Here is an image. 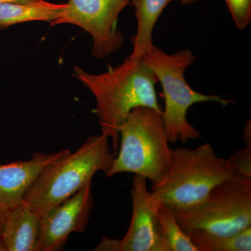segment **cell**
<instances>
[{
  "instance_id": "cell-6",
  "label": "cell",
  "mask_w": 251,
  "mask_h": 251,
  "mask_svg": "<svg viewBox=\"0 0 251 251\" xmlns=\"http://www.w3.org/2000/svg\"><path fill=\"white\" fill-rule=\"evenodd\" d=\"M175 214L186 234H237L251 226V178L232 175L216 185L197 206Z\"/></svg>"
},
{
  "instance_id": "cell-20",
  "label": "cell",
  "mask_w": 251,
  "mask_h": 251,
  "mask_svg": "<svg viewBox=\"0 0 251 251\" xmlns=\"http://www.w3.org/2000/svg\"><path fill=\"white\" fill-rule=\"evenodd\" d=\"M40 0H0V4H26Z\"/></svg>"
},
{
  "instance_id": "cell-4",
  "label": "cell",
  "mask_w": 251,
  "mask_h": 251,
  "mask_svg": "<svg viewBox=\"0 0 251 251\" xmlns=\"http://www.w3.org/2000/svg\"><path fill=\"white\" fill-rule=\"evenodd\" d=\"M162 112L149 107L130 112L120 128L119 152L107 176L134 173L154 184L168 173L171 148Z\"/></svg>"
},
{
  "instance_id": "cell-10",
  "label": "cell",
  "mask_w": 251,
  "mask_h": 251,
  "mask_svg": "<svg viewBox=\"0 0 251 251\" xmlns=\"http://www.w3.org/2000/svg\"><path fill=\"white\" fill-rule=\"evenodd\" d=\"M33 153L30 159L0 165V206L10 210L23 204L28 188L44 168L70 153Z\"/></svg>"
},
{
  "instance_id": "cell-11",
  "label": "cell",
  "mask_w": 251,
  "mask_h": 251,
  "mask_svg": "<svg viewBox=\"0 0 251 251\" xmlns=\"http://www.w3.org/2000/svg\"><path fill=\"white\" fill-rule=\"evenodd\" d=\"M41 216L24 204L7 211L1 242L4 251H38Z\"/></svg>"
},
{
  "instance_id": "cell-2",
  "label": "cell",
  "mask_w": 251,
  "mask_h": 251,
  "mask_svg": "<svg viewBox=\"0 0 251 251\" xmlns=\"http://www.w3.org/2000/svg\"><path fill=\"white\" fill-rule=\"evenodd\" d=\"M107 135H92L74 153L44 168L28 188L23 204L42 216L92 183L99 171L106 174L115 155Z\"/></svg>"
},
{
  "instance_id": "cell-12",
  "label": "cell",
  "mask_w": 251,
  "mask_h": 251,
  "mask_svg": "<svg viewBox=\"0 0 251 251\" xmlns=\"http://www.w3.org/2000/svg\"><path fill=\"white\" fill-rule=\"evenodd\" d=\"M67 4H53L45 0L26 4H0V29L29 21L52 23L60 17Z\"/></svg>"
},
{
  "instance_id": "cell-1",
  "label": "cell",
  "mask_w": 251,
  "mask_h": 251,
  "mask_svg": "<svg viewBox=\"0 0 251 251\" xmlns=\"http://www.w3.org/2000/svg\"><path fill=\"white\" fill-rule=\"evenodd\" d=\"M74 76L93 94L97 102L95 112L102 133L111 140L114 154L118 151L120 130L133 109L149 107L163 112L158 103L154 72L142 57L129 55L116 67L106 72L91 74L82 68H74Z\"/></svg>"
},
{
  "instance_id": "cell-3",
  "label": "cell",
  "mask_w": 251,
  "mask_h": 251,
  "mask_svg": "<svg viewBox=\"0 0 251 251\" xmlns=\"http://www.w3.org/2000/svg\"><path fill=\"white\" fill-rule=\"evenodd\" d=\"M169 171L152 184L151 193L176 213L192 209L211 189L233 175L227 158L209 144L196 149H171Z\"/></svg>"
},
{
  "instance_id": "cell-15",
  "label": "cell",
  "mask_w": 251,
  "mask_h": 251,
  "mask_svg": "<svg viewBox=\"0 0 251 251\" xmlns=\"http://www.w3.org/2000/svg\"><path fill=\"white\" fill-rule=\"evenodd\" d=\"M156 216L162 235L171 251H198L189 237L180 227L175 211L160 201L157 205Z\"/></svg>"
},
{
  "instance_id": "cell-9",
  "label": "cell",
  "mask_w": 251,
  "mask_h": 251,
  "mask_svg": "<svg viewBox=\"0 0 251 251\" xmlns=\"http://www.w3.org/2000/svg\"><path fill=\"white\" fill-rule=\"evenodd\" d=\"M92 183L41 216L38 251L62 250L69 235L85 232L93 207Z\"/></svg>"
},
{
  "instance_id": "cell-8",
  "label": "cell",
  "mask_w": 251,
  "mask_h": 251,
  "mask_svg": "<svg viewBox=\"0 0 251 251\" xmlns=\"http://www.w3.org/2000/svg\"><path fill=\"white\" fill-rule=\"evenodd\" d=\"M133 213L129 227L122 239L104 237L97 251H171L157 221L159 200L147 187V179L135 175L130 189Z\"/></svg>"
},
{
  "instance_id": "cell-13",
  "label": "cell",
  "mask_w": 251,
  "mask_h": 251,
  "mask_svg": "<svg viewBox=\"0 0 251 251\" xmlns=\"http://www.w3.org/2000/svg\"><path fill=\"white\" fill-rule=\"evenodd\" d=\"M175 0H130L135 8L137 20L136 34L131 38L133 58L141 57L144 52L153 45L152 33L157 20L167 5Z\"/></svg>"
},
{
  "instance_id": "cell-17",
  "label": "cell",
  "mask_w": 251,
  "mask_h": 251,
  "mask_svg": "<svg viewBox=\"0 0 251 251\" xmlns=\"http://www.w3.org/2000/svg\"><path fill=\"white\" fill-rule=\"evenodd\" d=\"M236 26L244 29L251 21V0H225Z\"/></svg>"
},
{
  "instance_id": "cell-19",
  "label": "cell",
  "mask_w": 251,
  "mask_h": 251,
  "mask_svg": "<svg viewBox=\"0 0 251 251\" xmlns=\"http://www.w3.org/2000/svg\"><path fill=\"white\" fill-rule=\"evenodd\" d=\"M7 210L0 206V251H4V247L1 242V232H2L3 226H4L5 219H6Z\"/></svg>"
},
{
  "instance_id": "cell-5",
  "label": "cell",
  "mask_w": 251,
  "mask_h": 251,
  "mask_svg": "<svg viewBox=\"0 0 251 251\" xmlns=\"http://www.w3.org/2000/svg\"><path fill=\"white\" fill-rule=\"evenodd\" d=\"M141 57L156 74L163 88L165 108L162 115L169 143L180 140L185 143L201 138L199 131L187 120L188 109L194 104L210 101L226 106L233 103L220 96L200 93L190 87L184 73L196 61L191 50L169 54L153 44Z\"/></svg>"
},
{
  "instance_id": "cell-18",
  "label": "cell",
  "mask_w": 251,
  "mask_h": 251,
  "mask_svg": "<svg viewBox=\"0 0 251 251\" xmlns=\"http://www.w3.org/2000/svg\"><path fill=\"white\" fill-rule=\"evenodd\" d=\"M251 121L249 120L244 128L243 133V140L247 144V146H251Z\"/></svg>"
},
{
  "instance_id": "cell-7",
  "label": "cell",
  "mask_w": 251,
  "mask_h": 251,
  "mask_svg": "<svg viewBox=\"0 0 251 251\" xmlns=\"http://www.w3.org/2000/svg\"><path fill=\"white\" fill-rule=\"evenodd\" d=\"M130 0H69L62 16L51 26L72 24L93 38L92 54L103 59L121 47L125 37L117 29L119 15Z\"/></svg>"
},
{
  "instance_id": "cell-21",
  "label": "cell",
  "mask_w": 251,
  "mask_h": 251,
  "mask_svg": "<svg viewBox=\"0 0 251 251\" xmlns=\"http://www.w3.org/2000/svg\"><path fill=\"white\" fill-rule=\"evenodd\" d=\"M179 1L183 4H190L196 2L198 0H179Z\"/></svg>"
},
{
  "instance_id": "cell-14",
  "label": "cell",
  "mask_w": 251,
  "mask_h": 251,
  "mask_svg": "<svg viewBox=\"0 0 251 251\" xmlns=\"http://www.w3.org/2000/svg\"><path fill=\"white\" fill-rule=\"evenodd\" d=\"M186 234L198 251H251V226L232 235H212L201 231Z\"/></svg>"
},
{
  "instance_id": "cell-16",
  "label": "cell",
  "mask_w": 251,
  "mask_h": 251,
  "mask_svg": "<svg viewBox=\"0 0 251 251\" xmlns=\"http://www.w3.org/2000/svg\"><path fill=\"white\" fill-rule=\"evenodd\" d=\"M227 161L234 175L251 178V146L236 150Z\"/></svg>"
}]
</instances>
